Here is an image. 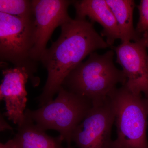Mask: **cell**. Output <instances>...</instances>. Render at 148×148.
<instances>
[{"mask_svg": "<svg viewBox=\"0 0 148 148\" xmlns=\"http://www.w3.org/2000/svg\"><path fill=\"white\" fill-rule=\"evenodd\" d=\"M108 47L93 23L86 18L75 17L61 26L60 36L46 49L40 60L48 75L42 92L37 98L39 106L53 101L66 77L88 55Z\"/></svg>", "mask_w": 148, "mask_h": 148, "instance_id": "1", "label": "cell"}, {"mask_svg": "<svg viewBox=\"0 0 148 148\" xmlns=\"http://www.w3.org/2000/svg\"><path fill=\"white\" fill-rule=\"evenodd\" d=\"M114 54L112 49L103 54L91 53L66 77L62 86L89 100L92 106L105 103L117 85H123L127 81L123 71L114 64Z\"/></svg>", "mask_w": 148, "mask_h": 148, "instance_id": "2", "label": "cell"}, {"mask_svg": "<svg viewBox=\"0 0 148 148\" xmlns=\"http://www.w3.org/2000/svg\"><path fill=\"white\" fill-rule=\"evenodd\" d=\"M109 98L117 129L112 148H148V98L134 94L124 85L117 88Z\"/></svg>", "mask_w": 148, "mask_h": 148, "instance_id": "3", "label": "cell"}, {"mask_svg": "<svg viewBox=\"0 0 148 148\" xmlns=\"http://www.w3.org/2000/svg\"><path fill=\"white\" fill-rule=\"evenodd\" d=\"M92 107L89 100L61 86L55 100L36 110L27 109L24 115L45 131H58L67 147H72L73 132Z\"/></svg>", "mask_w": 148, "mask_h": 148, "instance_id": "4", "label": "cell"}, {"mask_svg": "<svg viewBox=\"0 0 148 148\" xmlns=\"http://www.w3.org/2000/svg\"><path fill=\"white\" fill-rule=\"evenodd\" d=\"M35 17L20 18L0 12V58L14 67L24 68L29 74L33 86L39 83L34 76L38 63L32 58L35 42Z\"/></svg>", "mask_w": 148, "mask_h": 148, "instance_id": "5", "label": "cell"}, {"mask_svg": "<svg viewBox=\"0 0 148 148\" xmlns=\"http://www.w3.org/2000/svg\"><path fill=\"white\" fill-rule=\"evenodd\" d=\"M115 112L110 98L92 106L73 132L72 142L79 148H112L111 132Z\"/></svg>", "mask_w": 148, "mask_h": 148, "instance_id": "6", "label": "cell"}, {"mask_svg": "<svg viewBox=\"0 0 148 148\" xmlns=\"http://www.w3.org/2000/svg\"><path fill=\"white\" fill-rule=\"evenodd\" d=\"M74 1L32 0L36 25L35 42L32 58L38 63L47 49L53 31L72 19L68 8Z\"/></svg>", "mask_w": 148, "mask_h": 148, "instance_id": "7", "label": "cell"}, {"mask_svg": "<svg viewBox=\"0 0 148 148\" xmlns=\"http://www.w3.org/2000/svg\"><path fill=\"white\" fill-rule=\"evenodd\" d=\"M116 55V62L122 68L127 78L123 85L134 94L148 98V54L145 43L137 41L121 43L111 47Z\"/></svg>", "mask_w": 148, "mask_h": 148, "instance_id": "8", "label": "cell"}, {"mask_svg": "<svg viewBox=\"0 0 148 148\" xmlns=\"http://www.w3.org/2000/svg\"><path fill=\"white\" fill-rule=\"evenodd\" d=\"M3 79L0 86V99L5 103L4 116L14 124L23 121L27 101L26 83L30 75L24 68H5L2 71Z\"/></svg>", "mask_w": 148, "mask_h": 148, "instance_id": "9", "label": "cell"}, {"mask_svg": "<svg viewBox=\"0 0 148 148\" xmlns=\"http://www.w3.org/2000/svg\"><path fill=\"white\" fill-rule=\"evenodd\" d=\"M77 18H85L88 17L91 22L100 24L103 29L102 37H106V42L112 46L117 39H120V33L113 13L106 0H81L74 1Z\"/></svg>", "mask_w": 148, "mask_h": 148, "instance_id": "10", "label": "cell"}, {"mask_svg": "<svg viewBox=\"0 0 148 148\" xmlns=\"http://www.w3.org/2000/svg\"><path fill=\"white\" fill-rule=\"evenodd\" d=\"M21 148H74L64 147L63 138L59 135L53 137L47 134L34 122L25 115L23 121L18 125L14 137Z\"/></svg>", "mask_w": 148, "mask_h": 148, "instance_id": "11", "label": "cell"}, {"mask_svg": "<svg viewBox=\"0 0 148 148\" xmlns=\"http://www.w3.org/2000/svg\"><path fill=\"white\" fill-rule=\"evenodd\" d=\"M116 18L120 33L121 43L139 40L142 37L137 34L133 24V0H106Z\"/></svg>", "mask_w": 148, "mask_h": 148, "instance_id": "12", "label": "cell"}, {"mask_svg": "<svg viewBox=\"0 0 148 148\" xmlns=\"http://www.w3.org/2000/svg\"><path fill=\"white\" fill-rule=\"evenodd\" d=\"M0 12L20 18L34 17L32 0H0Z\"/></svg>", "mask_w": 148, "mask_h": 148, "instance_id": "13", "label": "cell"}, {"mask_svg": "<svg viewBox=\"0 0 148 148\" xmlns=\"http://www.w3.org/2000/svg\"><path fill=\"white\" fill-rule=\"evenodd\" d=\"M139 19L135 30L138 35L143 37L148 31V0H142L138 6Z\"/></svg>", "mask_w": 148, "mask_h": 148, "instance_id": "14", "label": "cell"}, {"mask_svg": "<svg viewBox=\"0 0 148 148\" xmlns=\"http://www.w3.org/2000/svg\"><path fill=\"white\" fill-rule=\"evenodd\" d=\"M0 148H21L14 138L8 141L5 143H1Z\"/></svg>", "mask_w": 148, "mask_h": 148, "instance_id": "15", "label": "cell"}, {"mask_svg": "<svg viewBox=\"0 0 148 148\" xmlns=\"http://www.w3.org/2000/svg\"><path fill=\"white\" fill-rule=\"evenodd\" d=\"M0 120H1V126H0V127H1V132L5 131L6 130L12 131L13 129H12V127H11L10 125L5 121L3 116V115H2L1 114Z\"/></svg>", "mask_w": 148, "mask_h": 148, "instance_id": "16", "label": "cell"}, {"mask_svg": "<svg viewBox=\"0 0 148 148\" xmlns=\"http://www.w3.org/2000/svg\"><path fill=\"white\" fill-rule=\"evenodd\" d=\"M142 38L145 43L147 48L148 49V31L143 34Z\"/></svg>", "mask_w": 148, "mask_h": 148, "instance_id": "17", "label": "cell"}]
</instances>
